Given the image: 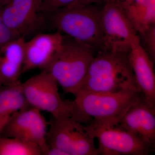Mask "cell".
I'll list each match as a JSON object with an SVG mask.
<instances>
[{"label": "cell", "instance_id": "6da1fadb", "mask_svg": "<svg viewBox=\"0 0 155 155\" xmlns=\"http://www.w3.org/2000/svg\"><path fill=\"white\" fill-rule=\"evenodd\" d=\"M74 96L71 116L91 125H117L129 107L141 97L138 91L132 89L115 92L78 91Z\"/></svg>", "mask_w": 155, "mask_h": 155}, {"label": "cell", "instance_id": "7a4b0ae2", "mask_svg": "<svg viewBox=\"0 0 155 155\" xmlns=\"http://www.w3.org/2000/svg\"><path fill=\"white\" fill-rule=\"evenodd\" d=\"M125 89L138 91L128 53L98 51L77 92H115Z\"/></svg>", "mask_w": 155, "mask_h": 155}, {"label": "cell", "instance_id": "3957f363", "mask_svg": "<svg viewBox=\"0 0 155 155\" xmlns=\"http://www.w3.org/2000/svg\"><path fill=\"white\" fill-rule=\"evenodd\" d=\"M63 35L61 49L42 70L49 73L65 92L74 95L85 78L96 51L71 37Z\"/></svg>", "mask_w": 155, "mask_h": 155}, {"label": "cell", "instance_id": "277c9868", "mask_svg": "<svg viewBox=\"0 0 155 155\" xmlns=\"http://www.w3.org/2000/svg\"><path fill=\"white\" fill-rule=\"evenodd\" d=\"M101 5L66 7L46 18L57 31L83 43L97 52L101 49L102 41Z\"/></svg>", "mask_w": 155, "mask_h": 155}, {"label": "cell", "instance_id": "5b68a950", "mask_svg": "<svg viewBox=\"0 0 155 155\" xmlns=\"http://www.w3.org/2000/svg\"><path fill=\"white\" fill-rule=\"evenodd\" d=\"M49 125L46 137L49 148L60 149L68 155H99L90 125L66 115L51 116Z\"/></svg>", "mask_w": 155, "mask_h": 155}, {"label": "cell", "instance_id": "8992f818", "mask_svg": "<svg viewBox=\"0 0 155 155\" xmlns=\"http://www.w3.org/2000/svg\"><path fill=\"white\" fill-rule=\"evenodd\" d=\"M20 87L29 105L49 113L51 116L71 115L72 101L62 99L58 84L49 73L42 70L20 83Z\"/></svg>", "mask_w": 155, "mask_h": 155}, {"label": "cell", "instance_id": "52a82bcc", "mask_svg": "<svg viewBox=\"0 0 155 155\" xmlns=\"http://www.w3.org/2000/svg\"><path fill=\"white\" fill-rule=\"evenodd\" d=\"M101 24L102 41L99 51L128 53L131 45L139 38L119 4L103 5Z\"/></svg>", "mask_w": 155, "mask_h": 155}, {"label": "cell", "instance_id": "ba28073f", "mask_svg": "<svg viewBox=\"0 0 155 155\" xmlns=\"http://www.w3.org/2000/svg\"><path fill=\"white\" fill-rule=\"evenodd\" d=\"M41 3L42 0H7L0 7V16L17 36L25 39L46 25Z\"/></svg>", "mask_w": 155, "mask_h": 155}, {"label": "cell", "instance_id": "9c48e42d", "mask_svg": "<svg viewBox=\"0 0 155 155\" xmlns=\"http://www.w3.org/2000/svg\"><path fill=\"white\" fill-rule=\"evenodd\" d=\"M49 122L36 108L29 106L15 113L1 131L0 137L22 140L37 145L43 155L49 147L46 140Z\"/></svg>", "mask_w": 155, "mask_h": 155}, {"label": "cell", "instance_id": "30bf717a", "mask_svg": "<svg viewBox=\"0 0 155 155\" xmlns=\"http://www.w3.org/2000/svg\"><path fill=\"white\" fill-rule=\"evenodd\" d=\"M91 126L97 140L99 155H148L154 152L144 142L117 125Z\"/></svg>", "mask_w": 155, "mask_h": 155}, {"label": "cell", "instance_id": "8fae6325", "mask_svg": "<svg viewBox=\"0 0 155 155\" xmlns=\"http://www.w3.org/2000/svg\"><path fill=\"white\" fill-rule=\"evenodd\" d=\"M117 125L155 149V108L141 97L127 109Z\"/></svg>", "mask_w": 155, "mask_h": 155}, {"label": "cell", "instance_id": "7c38bea8", "mask_svg": "<svg viewBox=\"0 0 155 155\" xmlns=\"http://www.w3.org/2000/svg\"><path fill=\"white\" fill-rule=\"evenodd\" d=\"M63 36L58 31L39 33L25 40L22 74L34 69H44L61 49Z\"/></svg>", "mask_w": 155, "mask_h": 155}, {"label": "cell", "instance_id": "4fadbf2b", "mask_svg": "<svg viewBox=\"0 0 155 155\" xmlns=\"http://www.w3.org/2000/svg\"><path fill=\"white\" fill-rule=\"evenodd\" d=\"M128 59L142 98L155 108L154 62L142 48L139 38L131 45Z\"/></svg>", "mask_w": 155, "mask_h": 155}, {"label": "cell", "instance_id": "5bb4252c", "mask_svg": "<svg viewBox=\"0 0 155 155\" xmlns=\"http://www.w3.org/2000/svg\"><path fill=\"white\" fill-rule=\"evenodd\" d=\"M23 38L14 40L0 48V84L2 86L17 85L22 74L24 61Z\"/></svg>", "mask_w": 155, "mask_h": 155}, {"label": "cell", "instance_id": "9a60e30c", "mask_svg": "<svg viewBox=\"0 0 155 155\" xmlns=\"http://www.w3.org/2000/svg\"><path fill=\"white\" fill-rule=\"evenodd\" d=\"M119 4L137 35L155 25V0H125Z\"/></svg>", "mask_w": 155, "mask_h": 155}, {"label": "cell", "instance_id": "2e32d148", "mask_svg": "<svg viewBox=\"0 0 155 155\" xmlns=\"http://www.w3.org/2000/svg\"><path fill=\"white\" fill-rule=\"evenodd\" d=\"M20 83L0 87V134L3 127L15 113L31 106L23 95Z\"/></svg>", "mask_w": 155, "mask_h": 155}, {"label": "cell", "instance_id": "e0dca14e", "mask_svg": "<svg viewBox=\"0 0 155 155\" xmlns=\"http://www.w3.org/2000/svg\"><path fill=\"white\" fill-rule=\"evenodd\" d=\"M0 155H43L37 145L12 137H0Z\"/></svg>", "mask_w": 155, "mask_h": 155}, {"label": "cell", "instance_id": "ac0fdd59", "mask_svg": "<svg viewBox=\"0 0 155 155\" xmlns=\"http://www.w3.org/2000/svg\"><path fill=\"white\" fill-rule=\"evenodd\" d=\"M140 43L150 58L155 63V25L138 34Z\"/></svg>", "mask_w": 155, "mask_h": 155}, {"label": "cell", "instance_id": "d6986e66", "mask_svg": "<svg viewBox=\"0 0 155 155\" xmlns=\"http://www.w3.org/2000/svg\"><path fill=\"white\" fill-rule=\"evenodd\" d=\"M76 0H42L41 11L46 17L59 9L68 7Z\"/></svg>", "mask_w": 155, "mask_h": 155}, {"label": "cell", "instance_id": "ffe728a7", "mask_svg": "<svg viewBox=\"0 0 155 155\" xmlns=\"http://www.w3.org/2000/svg\"><path fill=\"white\" fill-rule=\"evenodd\" d=\"M19 38L20 37L6 25L0 16V48L8 43Z\"/></svg>", "mask_w": 155, "mask_h": 155}, {"label": "cell", "instance_id": "44dd1931", "mask_svg": "<svg viewBox=\"0 0 155 155\" xmlns=\"http://www.w3.org/2000/svg\"><path fill=\"white\" fill-rule=\"evenodd\" d=\"M107 0H76L71 5L67 7L73 8V7H81L92 4L97 5H104L107 2Z\"/></svg>", "mask_w": 155, "mask_h": 155}, {"label": "cell", "instance_id": "7402d4cb", "mask_svg": "<svg viewBox=\"0 0 155 155\" xmlns=\"http://www.w3.org/2000/svg\"><path fill=\"white\" fill-rule=\"evenodd\" d=\"M46 155H68L67 153L57 148H49Z\"/></svg>", "mask_w": 155, "mask_h": 155}, {"label": "cell", "instance_id": "603a6c76", "mask_svg": "<svg viewBox=\"0 0 155 155\" xmlns=\"http://www.w3.org/2000/svg\"><path fill=\"white\" fill-rule=\"evenodd\" d=\"M125 1V0H107L106 3H113L119 4V3H122Z\"/></svg>", "mask_w": 155, "mask_h": 155}, {"label": "cell", "instance_id": "cb8c5ba5", "mask_svg": "<svg viewBox=\"0 0 155 155\" xmlns=\"http://www.w3.org/2000/svg\"><path fill=\"white\" fill-rule=\"evenodd\" d=\"M7 0H0V7L6 2Z\"/></svg>", "mask_w": 155, "mask_h": 155}, {"label": "cell", "instance_id": "d4e9b609", "mask_svg": "<svg viewBox=\"0 0 155 155\" xmlns=\"http://www.w3.org/2000/svg\"><path fill=\"white\" fill-rule=\"evenodd\" d=\"M2 86V84H0V87H1Z\"/></svg>", "mask_w": 155, "mask_h": 155}]
</instances>
